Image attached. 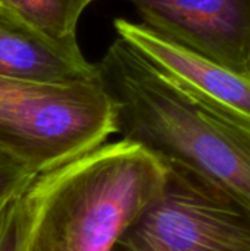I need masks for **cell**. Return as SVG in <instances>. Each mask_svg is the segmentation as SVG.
<instances>
[{"label":"cell","instance_id":"6","mask_svg":"<svg viewBox=\"0 0 250 251\" xmlns=\"http://www.w3.org/2000/svg\"><path fill=\"white\" fill-rule=\"evenodd\" d=\"M0 76L43 85H71L99 79L77 38L57 40L0 7Z\"/></svg>","mask_w":250,"mask_h":251},{"label":"cell","instance_id":"1","mask_svg":"<svg viewBox=\"0 0 250 251\" xmlns=\"http://www.w3.org/2000/svg\"><path fill=\"white\" fill-rule=\"evenodd\" d=\"M96 65L121 138L250 207V119L180 85L121 37Z\"/></svg>","mask_w":250,"mask_h":251},{"label":"cell","instance_id":"9","mask_svg":"<svg viewBox=\"0 0 250 251\" xmlns=\"http://www.w3.org/2000/svg\"><path fill=\"white\" fill-rule=\"evenodd\" d=\"M34 176L24 165L0 150V197L24 188Z\"/></svg>","mask_w":250,"mask_h":251},{"label":"cell","instance_id":"7","mask_svg":"<svg viewBox=\"0 0 250 251\" xmlns=\"http://www.w3.org/2000/svg\"><path fill=\"white\" fill-rule=\"evenodd\" d=\"M118 37L187 90L250 119V78L183 49L124 18L113 21Z\"/></svg>","mask_w":250,"mask_h":251},{"label":"cell","instance_id":"4","mask_svg":"<svg viewBox=\"0 0 250 251\" xmlns=\"http://www.w3.org/2000/svg\"><path fill=\"white\" fill-rule=\"evenodd\" d=\"M167 171L162 194L113 251H250V207L215 185Z\"/></svg>","mask_w":250,"mask_h":251},{"label":"cell","instance_id":"10","mask_svg":"<svg viewBox=\"0 0 250 251\" xmlns=\"http://www.w3.org/2000/svg\"><path fill=\"white\" fill-rule=\"evenodd\" d=\"M24 188L12 191L6 196L0 197V251H9L16 204H18V199H19L21 193L24 191Z\"/></svg>","mask_w":250,"mask_h":251},{"label":"cell","instance_id":"5","mask_svg":"<svg viewBox=\"0 0 250 251\" xmlns=\"http://www.w3.org/2000/svg\"><path fill=\"white\" fill-rule=\"evenodd\" d=\"M165 40L250 78V0H125Z\"/></svg>","mask_w":250,"mask_h":251},{"label":"cell","instance_id":"3","mask_svg":"<svg viewBox=\"0 0 250 251\" xmlns=\"http://www.w3.org/2000/svg\"><path fill=\"white\" fill-rule=\"evenodd\" d=\"M116 134L100 79L43 85L0 76V150L37 175Z\"/></svg>","mask_w":250,"mask_h":251},{"label":"cell","instance_id":"2","mask_svg":"<svg viewBox=\"0 0 250 251\" xmlns=\"http://www.w3.org/2000/svg\"><path fill=\"white\" fill-rule=\"evenodd\" d=\"M167 176L161 160L124 138L37 174L18 199L9 251H113Z\"/></svg>","mask_w":250,"mask_h":251},{"label":"cell","instance_id":"8","mask_svg":"<svg viewBox=\"0 0 250 251\" xmlns=\"http://www.w3.org/2000/svg\"><path fill=\"white\" fill-rule=\"evenodd\" d=\"M94 0H0V7L57 40L77 38L80 16Z\"/></svg>","mask_w":250,"mask_h":251}]
</instances>
